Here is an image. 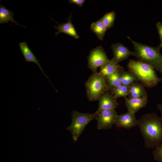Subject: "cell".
I'll use <instances>...</instances> for the list:
<instances>
[{"instance_id": "3957f363", "label": "cell", "mask_w": 162, "mask_h": 162, "mask_svg": "<svg viewBox=\"0 0 162 162\" xmlns=\"http://www.w3.org/2000/svg\"><path fill=\"white\" fill-rule=\"evenodd\" d=\"M128 38L133 44L134 56L137 60L147 63L158 70L162 64V55L158 47H154L142 44Z\"/></svg>"}, {"instance_id": "d6986e66", "label": "cell", "mask_w": 162, "mask_h": 162, "mask_svg": "<svg viewBox=\"0 0 162 162\" xmlns=\"http://www.w3.org/2000/svg\"><path fill=\"white\" fill-rule=\"evenodd\" d=\"M120 78L122 84L128 86L139 81L134 74L124 69L121 72Z\"/></svg>"}, {"instance_id": "2e32d148", "label": "cell", "mask_w": 162, "mask_h": 162, "mask_svg": "<svg viewBox=\"0 0 162 162\" xmlns=\"http://www.w3.org/2000/svg\"><path fill=\"white\" fill-rule=\"evenodd\" d=\"M13 13L11 11L7 9L2 5L0 6V24L8 23L9 21L14 23L16 25H19L24 27H25L20 25L14 19Z\"/></svg>"}, {"instance_id": "ffe728a7", "label": "cell", "mask_w": 162, "mask_h": 162, "mask_svg": "<svg viewBox=\"0 0 162 162\" xmlns=\"http://www.w3.org/2000/svg\"><path fill=\"white\" fill-rule=\"evenodd\" d=\"M116 14L114 11L107 13L100 20L104 25L108 29L113 27L116 18Z\"/></svg>"}, {"instance_id": "484cf974", "label": "cell", "mask_w": 162, "mask_h": 162, "mask_svg": "<svg viewBox=\"0 0 162 162\" xmlns=\"http://www.w3.org/2000/svg\"><path fill=\"white\" fill-rule=\"evenodd\" d=\"M158 70L160 72V73L162 77L161 78L162 79V64H161V65L160 66Z\"/></svg>"}, {"instance_id": "ac0fdd59", "label": "cell", "mask_w": 162, "mask_h": 162, "mask_svg": "<svg viewBox=\"0 0 162 162\" xmlns=\"http://www.w3.org/2000/svg\"><path fill=\"white\" fill-rule=\"evenodd\" d=\"M123 68L117 70L115 73L106 78L109 89H112L122 85L120 78L121 72Z\"/></svg>"}, {"instance_id": "6da1fadb", "label": "cell", "mask_w": 162, "mask_h": 162, "mask_svg": "<svg viewBox=\"0 0 162 162\" xmlns=\"http://www.w3.org/2000/svg\"><path fill=\"white\" fill-rule=\"evenodd\" d=\"M138 126L145 147L154 148L162 143V122L155 113H147L138 119Z\"/></svg>"}, {"instance_id": "44dd1931", "label": "cell", "mask_w": 162, "mask_h": 162, "mask_svg": "<svg viewBox=\"0 0 162 162\" xmlns=\"http://www.w3.org/2000/svg\"><path fill=\"white\" fill-rule=\"evenodd\" d=\"M111 91V93L116 99L121 97L124 98L128 95L129 94V86L122 84L112 89Z\"/></svg>"}, {"instance_id": "7c38bea8", "label": "cell", "mask_w": 162, "mask_h": 162, "mask_svg": "<svg viewBox=\"0 0 162 162\" xmlns=\"http://www.w3.org/2000/svg\"><path fill=\"white\" fill-rule=\"evenodd\" d=\"M20 50L25 58V61L28 63L32 62L36 64L43 73L46 78L52 84L48 77L46 74L40 64V61L37 59L35 55L28 47L27 43L24 41L19 44Z\"/></svg>"}, {"instance_id": "7402d4cb", "label": "cell", "mask_w": 162, "mask_h": 162, "mask_svg": "<svg viewBox=\"0 0 162 162\" xmlns=\"http://www.w3.org/2000/svg\"><path fill=\"white\" fill-rule=\"evenodd\" d=\"M152 154L155 160L158 162H162V143L154 148Z\"/></svg>"}, {"instance_id": "8992f818", "label": "cell", "mask_w": 162, "mask_h": 162, "mask_svg": "<svg viewBox=\"0 0 162 162\" xmlns=\"http://www.w3.org/2000/svg\"><path fill=\"white\" fill-rule=\"evenodd\" d=\"M88 60V67L94 73L97 72L98 68L105 64L110 59L107 57L103 48L99 46L91 51Z\"/></svg>"}, {"instance_id": "7a4b0ae2", "label": "cell", "mask_w": 162, "mask_h": 162, "mask_svg": "<svg viewBox=\"0 0 162 162\" xmlns=\"http://www.w3.org/2000/svg\"><path fill=\"white\" fill-rule=\"evenodd\" d=\"M129 71L134 74L145 87L151 88L162 81L158 77L152 66L138 60H130L127 64Z\"/></svg>"}, {"instance_id": "30bf717a", "label": "cell", "mask_w": 162, "mask_h": 162, "mask_svg": "<svg viewBox=\"0 0 162 162\" xmlns=\"http://www.w3.org/2000/svg\"><path fill=\"white\" fill-rule=\"evenodd\" d=\"M111 48L113 54L112 58L118 63L125 60L130 56H133V52L130 50L121 43L113 44L111 45Z\"/></svg>"}, {"instance_id": "5bb4252c", "label": "cell", "mask_w": 162, "mask_h": 162, "mask_svg": "<svg viewBox=\"0 0 162 162\" xmlns=\"http://www.w3.org/2000/svg\"><path fill=\"white\" fill-rule=\"evenodd\" d=\"M123 68L118 63L112 58L105 64L101 67L98 73L102 76L107 78L117 70Z\"/></svg>"}, {"instance_id": "d4e9b609", "label": "cell", "mask_w": 162, "mask_h": 162, "mask_svg": "<svg viewBox=\"0 0 162 162\" xmlns=\"http://www.w3.org/2000/svg\"><path fill=\"white\" fill-rule=\"evenodd\" d=\"M157 108L160 111L161 113V116L160 117L162 122V103L157 104Z\"/></svg>"}, {"instance_id": "603a6c76", "label": "cell", "mask_w": 162, "mask_h": 162, "mask_svg": "<svg viewBox=\"0 0 162 162\" xmlns=\"http://www.w3.org/2000/svg\"><path fill=\"white\" fill-rule=\"evenodd\" d=\"M156 26L160 39V43L158 47L161 49L162 47V23L160 22H157Z\"/></svg>"}, {"instance_id": "5b68a950", "label": "cell", "mask_w": 162, "mask_h": 162, "mask_svg": "<svg viewBox=\"0 0 162 162\" xmlns=\"http://www.w3.org/2000/svg\"><path fill=\"white\" fill-rule=\"evenodd\" d=\"M71 116V123L67 129L70 132L73 140L76 142L87 125L92 120L96 119L97 116L94 113H82L73 111Z\"/></svg>"}, {"instance_id": "9c48e42d", "label": "cell", "mask_w": 162, "mask_h": 162, "mask_svg": "<svg viewBox=\"0 0 162 162\" xmlns=\"http://www.w3.org/2000/svg\"><path fill=\"white\" fill-rule=\"evenodd\" d=\"M135 114L128 111L125 113L118 115L114 124L118 128L127 129L137 125L138 120L136 119Z\"/></svg>"}, {"instance_id": "9a60e30c", "label": "cell", "mask_w": 162, "mask_h": 162, "mask_svg": "<svg viewBox=\"0 0 162 162\" xmlns=\"http://www.w3.org/2000/svg\"><path fill=\"white\" fill-rule=\"evenodd\" d=\"M129 98H139L148 97L145 86L142 84L134 82L129 86Z\"/></svg>"}, {"instance_id": "277c9868", "label": "cell", "mask_w": 162, "mask_h": 162, "mask_svg": "<svg viewBox=\"0 0 162 162\" xmlns=\"http://www.w3.org/2000/svg\"><path fill=\"white\" fill-rule=\"evenodd\" d=\"M87 96L91 101L99 100L109 90L106 79L97 72H94L86 83Z\"/></svg>"}, {"instance_id": "8fae6325", "label": "cell", "mask_w": 162, "mask_h": 162, "mask_svg": "<svg viewBox=\"0 0 162 162\" xmlns=\"http://www.w3.org/2000/svg\"><path fill=\"white\" fill-rule=\"evenodd\" d=\"M125 104L128 111L135 114L145 107L147 103L148 97L139 98H124Z\"/></svg>"}, {"instance_id": "4fadbf2b", "label": "cell", "mask_w": 162, "mask_h": 162, "mask_svg": "<svg viewBox=\"0 0 162 162\" xmlns=\"http://www.w3.org/2000/svg\"><path fill=\"white\" fill-rule=\"evenodd\" d=\"M72 15L70 14V16L67 19L68 20L67 22L62 23L60 25L58 22L53 20L56 22L57 25V26H55V28H57L58 31L55 33V35H57L60 33H64L69 35L75 39H78L79 36L77 34L74 27L71 22V18Z\"/></svg>"}, {"instance_id": "cb8c5ba5", "label": "cell", "mask_w": 162, "mask_h": 162, "mask_svg": "<svg viewBox=\"0 0 162 162\" xmlns=\"http://www.w3.org/2000/svg\"><path fill=\"white\" fill-rule=\"evenodd\" d=\"M70 3L75 4L80 7H82L85 2V0H69Z\"/></svg>"}, {"instance_id": "e0dca14e", "label": "cell", "mask_w": 162, "mask_h": 162, "mask_svg": "<svg viewBox=\"0 0 162 162\" xmlns=\"http://www.w3.org/2000/svg\"><path fill=\"white\" fill-rule=\"evenodd\" d=\"M90 30L97 36L99 40H102L108 29L100 20L93 22L91 24Z\"/></svg>"}, {"instance_id": "52a82bcc", "label": "cell", "mask_w": 162, "mask_h": 162, "mask_svg": "<svg viewBox=\"0 0 162 162\" xmlns=\"http://www.w3.org/2000/svg\"><path fill=\"white\" fill-rule=\"evenodd\" d=\"M115 109L102 111L98 116L97 128L98 129H108L111 128L115 124L117 116Z\"/></svg>"}, {"instance_id": "ba28073f", "label": "cell", "mask_w": 162, "mask_h": 162, "mask_svg": "<svg viewBox=\"0 0 162 162\" xmlns=\"http://www.w3.org/2000/svg\"><path fill=\"white\" fill-rule=\"evenodd\" d=\"M99 107L97 110L94 113L97 116L103 111L115 109L119 104L111 93L107 92L104 94L100 98Z\"/></svg>"}]
</instances>
